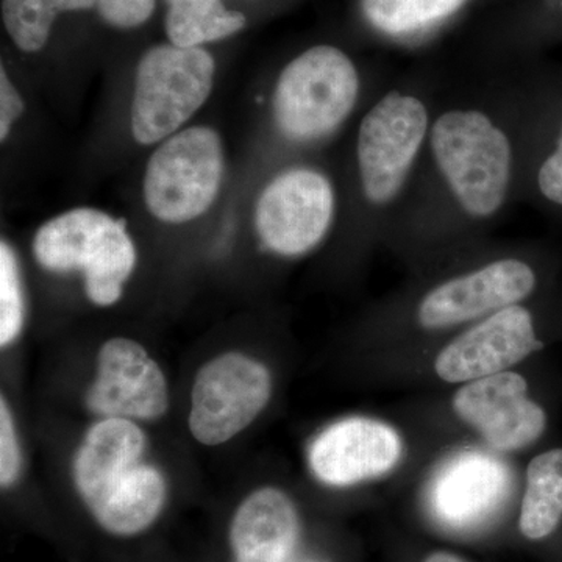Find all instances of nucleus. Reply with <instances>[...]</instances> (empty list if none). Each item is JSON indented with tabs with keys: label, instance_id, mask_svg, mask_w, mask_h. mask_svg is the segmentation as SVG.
Returning a JSON list of instances; mask_svg holds the SVG:
<instances>
[{
	"label": "nucleus",
	"instance_id": "11",
	"mask_svg": "<svg viewBox=\"0 0 562 562\" xmlns=\"http://www.w3.org/2000/svg\"><path fill=\"white\" fill-rule=\"evenodd\" d=\"M453 409L484 442L501 452L530 447L546 430V413L528 397V383L516 372L473 380L458 390Z\"/></svg>",
	"mask_w": 562,
	"mask_h": 562
},
{
	"label": "nucleus",
	"instance_id": "9",
	"mask_svg": "<svg viewBox=\"0 0 562 562\" xmlns=\"http://www.w3.org/2000/svg\"><path fill=\"white\" fill-rule=\"evenodd\" d=\"M272 395L265 364L231 351L199 369L191 392L190 430L203 446H221L260 416Z\"/></svg>",
	"mask_w": 562,
	"mask_h": 562
},
{
	"label": "nucleus",
	"instance_id": "17",
	"mask_svg": "<svg viewBox=\"0 0 562 562\" xmlns=\"http://www.w3.org/2000/svg\"><path fill=\"white\" fill-rule=\"evenodd\" d=\"M168 495L165 476L154 465L136 464L88 505L95 522L116 536H135L160 516Z\"/></svg>",
	"mask_w": 562,
	"mask_h": 562
},
{
	"label": "nucleus",
	"instance_id": "8",
	"mask_svg": "<svg viewBox=\"0 0 562 562\" xmlns=\"http://www.w3.org/2000/svg\"><path fill=\"white\" fill-rule=\"evenodd\" d=\"M338 194L331 177L316 166L283 169L261 191L255 228L262 246L284 258L316 249L331 231Z\"/></svg>",
	"mask_w": 562,
	"mask_h": 562
},
{
	"label": "nucleus",
	"instance_id": "13",
	"mask_svg": "<svg viewBox=\"0 0 562 562\" xmlns=\"http://www.w3.org/2000/svg\"><path fill=\"white\" fill-rule=\"evenodd\" d=\"M402 457V439L387 424L368 417L336 422L310 447V468L328 486H353L392 471Z\"/></svg>",
	"mask_w": 562,
	"mask_h": 562
},
{
	"label": "nucleus",
	"instance_id": "12",
	"mask_svg": "<svg viewBox=\"0 0 562 562\" xmlns=\"http://www.w3.org/2000/svg\"><path fill=\"white\" fill-rule=\"evenodd\" d=\"M87 405L92 413L105 417L158 419L169 406L165 373L138 342L110 339L99 350Z\"/></svg>",
	"mask_w": 562,
	"mask_h": 562
},
{
	"label": "nucleus",
	"instance_id": "26",
	"mask_svg": "<svg viewBox=\"0 0 562 562\" xmlns=\"http://www.w3.org/2000/svg\"><path fill=\"white\" fill-rule=\"evenodd\" d=\"M24 111V103L20 92L14 90L5 69L0 74V139L5 140L13 127L14 121L21 116Z\"/></svg>",
	"mask_w": 562,
	"mask_h": 562
},
{
	"label": "nucleus",
	"instance_id": "7",
	"mask_svg": "<svg viewBox=\"0 0 562 562\" xmlns=\"http://www.w3.org/2000/svg\"><path fill=\"white\" fill-rule=\"evenodd\" d=\"M224 154L211 128L176 133L151 155L144 176V201L157 220L181 224L201 216L220 192Z\"/></svg>",
	"mask_w": 562,
	"mask_h": 562
},
{
	"label": "nucleus",
	"instance_id": "10",
	"mask_svg": "<svg viewBox=\"0 0 562 562\" xmlns=\"http://www.w3.org/2000/svg\"><path fill=\"white\" fill-rule=\"evenodd\" d=\"M542 344L524 303L503 308L465 328L438 355L435 371L447 383H469L508 371Z\"/></svg>",
	"mask_w": 562,
	"mask_h": 562
},
{
	"label": "nucleus",
	"instance_id": "14",
	"mask_svg": "<svg viewBox=\"0 0 562 562\" xmlns=\"http://www.w3.org/2000/svg\"><path fill=\"white\" fill-rule=\"evenodd\" d=\"M301 531L297 508L284 492L255 491L232 519L233 562H308L299 554Z\"/></svg>",
	"mask_w": 562,
	"mask_h": 562
},
{
	"label": "nucleus",
	"instance_id": "1",
	"mask_svg": "<svg viewBox=\"0 0 562 562\" xmlns=\"http://www.w3.org/2000/svg\"><path fill=\"white\" fill-rule=\"evenodd\" d=\"M538 106L512 69L441 81L419 168L390 232L446 246L492 227L522 199Z\"/></svg>",
	"mask_w": 562,
	"mask_h": 562
},
{
	"label": "nucleus",
	"instance_id": "19",
	"mask_svg": "<svg viewBox=\"0 0 562 562\" xmlns=\"http://www.w3.org/2000/svg\"><path fill=\"white\" fill-rule=\"evenodd\" d=\"M562 520V449L538 454L527 469L519 530L530 541L549 538Z\"/></svg>",
	"mask_w": 562,
	"mask_h": 562
},
{
	"label": "nucleus",
	"instance_id": "23",
	"mask_svg": "<svg viewBox=\"0 0 562 562\" xmlns=\"http://www.w3.org/2000/svg\"><path fill=\"white\" fill-rule=\"evenodd\" d=\"M24 324L20 269L9 244H0V344L9 346Z\"/></svg>",
	"mask_w": 562,
	"mask_h": 562
},
{
	"label": "nucleus",
	"instance_id": "24",
	"mask_svg": "<svg viewBox=\"0 0 562 562\" xmlns=\"http://www.w3.org/2000/svg\"><path fill=\"white\" fill-rule=\"evenodd\" d=\"M21 469L20 443L7 402H0V483L10 486Z\"/></svg>",
	"mask_w": 562,
	"mask_h": 562
},
{
	"label": "nucleus",
	"instance_id": "16",
	"mask_svg": "<svg viewBox=\"0 0 562 562\" xmlns=\"http://www.w3.org/2000/svg\"><path fill=\"white\" fill-rule=\"evenodd\" d=\"M144 447L146 436L133 420L105 417L92 425L74 460V483L85 505L139 464Z\"/></svg>",
	"mask_w": 562,
	"mask_h": 562
},
{
	"label": "nucleus",
	"instance_id": "6",
	"mask_svg": "<svg viewBox=\"0 0 562 562\" xmlns=\"http://www.w3.org/2000/svg\"><path fill=\"white\" fill-rule=\"evenodd\" d=\"M536 288L535 266L506 251L431 281L414 302V321L428 331L471 324L524 303Z\"/></svg>",
	"mask_w": 562,
	"mask_h": 562
},
{
	"label": "nucleus",
	"instance_id": "5",
	"mask_svg": "<svg viewBox=\"0 0 562 562\" xmlns=\"http://www.w3.org/2000/svg\"><path fill=\"white\" fill-rule=\"evenodd\" d=\"M214 60L201 47L157 46L136 72L132 133L144 146L169 138L209 99Z\"/></svg>",
	"mask_w": 562,
	"mask_h": 562
},
{
	"label": "nucleus",
	"instance_id": "18",
	"mask_svg": "<svg viewBox=\"0 0 562 562\" xmlns=\"http://www.w3.org/2000/svg\"><path fill=\"white\" fill-rule=\"evenodd\" d=\"M469 3L471 0H360L369 27L398 43L428 38Z\"/></svg>",
	"mask_w": 562,
	"mask_h": 562
},
{
	"label": "nucleus",
	"instance_id": "27",
	"mask_svg": "<svg viewBox=\"0 0 562 562\" xmlns=\"http://www.w3.org/2000/svg\"><path fill=\"white\" fill-rule=\"evenodd\" d=\"M424 562H469L464 558L452 552H432L425 558Z\"/></svg>",
	"mask_w": 562,
	"mask_h": 562
},
{
	"label": "nucleus",
	"instance_id": "21",
	"mask_svg": "<svg viewBox=\"0 0 562 562\" xmlns=\"http://www.w3.org/2000/svg\"><path fill=\"white\" fill-rule=\"evenodd\" d=\"M95 5L98 0H2L3 24L21 50L38 52L46 46L58 14Z\"/></svg>",
	"mask_w": 562,
	"mask_h": 562
},
{
	"label": "nucleus",
	"instance_id": "2",
	"mask_svg": "<svg viewBox=\"0 0 562 562\" xmlns=\"http://www.w3.org/2000/svg\"><path fill=\"white\" fill-rule=\"evenodd\" d=\"M441 81L413 74L384 85L361 111L351 149V202L369 233L390 235L419 168Z\"/></svg>",
	"mask_w": 562,
	"mask_h": 562
},
{
	"label": "nucleus",
	"instance_id": "22",
	"mask_svg": "<svg viewBox=\"0 0 562 562\" xmlns=\"http://www.w3.org/2000/svg\"><path fill=\"white\" fill-rule=\"evenodd\" d=\"M528 194L562 210V116L547 146L531 144L522 199Z\"/></svg>",
	"mask_w": 562,
	"mask_h": 562
},
{
	"label": "nucleus",
	"instance_id": "25",
	"mask_svg": "<svg viewBox=\"0 0 562 562\" xmlns=\"http://www.w3.org/2000/svg\"><path fill=\"white\" fill-rule=\"evenodd\" d=\"M103 20L114 27H138L154 13L155 0H98Z\"/></svg>",
	"mask_w": 562,
	"mask_h": 562
},
{
	"label": "nucleus",
	"instance_id": "20",
	"mask_svg": "<svg viewBox=\"0 0 562 562\" xmlns=\"http://www.w3.org/2000/svg\"><path fill=\"white\" fill-rule=\"evenodd\" d=\"M166 32L173 46L199 47L241 31L246 18L221 0H166Z\"/></svg>",
	"mask_w": 562,
	"mask_h": 562
},
{
	"label": "nucleus",
	"instance_id": "4",
	"mask_svg": "<svg viewBox=\"0 0 562 562\" xmlns=\"http://www.w3.org/2000/svg\"><path fill=\"white\" fill-rule=\"evenodd\" d=\"M33 255L47 271L83 272L87 295L99 306L120 301L136 262L125 222L92 209L46 222L33 238Z\"/></svg>",
	"mask_w": 562,
	"mask_h": 562
},
{
	"label": "nucleus",
	"instance_id": "3",
	"mask_svg": "<svg viewBox=\"0 0 562 562\" xmlns=\"http://www.w3.org/2000/svg\"><path fill=\"white\" fill-rule=\"evenodd\" d=\"M346 52L319 44L283 69L273 88L271 116L280 139L292 147L327 143L375 98Z\"/></svg>",
	"mask_w": 562,
	"mask_h": 562
},
{
	"label": "nucleus",
	"instance_id": "15",
	"mask_svg": "<svg viewBox=\"0 0 562 562\" xmlns=\"http://www.w3.org/2000/svg\"><path fill=\"white\" fill-rule=\"evenodd\" d=\"M509 473L491 454L462 452L446 462L431 482L435 512L449 522H471L505 495Z\"/></svg>",
	"mask_w": 562,
	"mask_h": 562
}]
</instances>
